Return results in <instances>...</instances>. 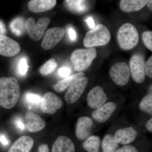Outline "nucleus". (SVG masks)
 <instances>
[{
	"instance_id": "obj_12",
	"label": "nucleus",
	"mask_w": 152,
	"mask_h": 152,
	"mask_svg": "<svg viewBox=\"0 0 152 152\" xmlns=\"http://www.w3.org/2000/svg\"><path fill=\"white\" fill-rule=\"evenodd\" d=\"M20 47L18 43L4 35H0V55L12 57L18 53Z\"/></svg>"
},
{
	"instance_id": "obj_13",
	"label": "nucleus",
	"mask_w": 152,
	"mask_h": 152,
	"mask_svg": "<svg viewBox=\"0 0 152 152\" xmlns=\"http://www.w3.org/2000/svg\"><path fill=\"white\" fill-rule=\"evenodd\" d=\"M94 125L91 118L83 116L79 118L76 124V135L79 140L87 139L89 137Z\"/></svg>"
},
{
	"instance_id": "obj_38",
	"label": "nucleus",
	"mask_w": 152,
	"mask_h": 152,
	"mask_svg": "<svg viewBox=\"0 0 152 152\" xmlns=\"http://www.w3.org/2000/svg\"><path fill=\"white\" fill-rule=\"evenodd\" d=\"M39 152H49L48 146L46 144H42L39 147Z\"/></svg>"
},
{
	"instance_id": "obj_7",
	"label": "nucleus",
	"mask_w": 152,
	"mask_h": 152,
	"mask_svg": "<svg viewBox=\"0 0 152 152\" xmlns=\"http://www.w3.org/2000/svg\"><path fill=\"white\" fill-rule=\"evenodd\" d=\"M110 75L113 81L121 86H126L130 78V70L126 63L122 62L115 64L110 69Z\"/></svg>"
},
{
	"instance_id": "obj_39",
	"label": "nucleus",
	"mask_w": 152,
	"mask_h": 152,
	"mask_svg": "<svg viewBox=\"0 0 152 152\" xmlns=\"http://www.w3.org/2000/svg\"><path fill=\"white\" fill-rule=\"evenodd\" d=\"M146 128L149 132L152 133V118L147 121L145 124Z\"/></svg>"
},
{
	"instance_id": "obj_33",
	"label": "nucleus",
	"mask_w": 152,
	"mask_h": 152,
	"mask_svg": "<svg viewBox=\"0 0 152 152\" xmlns=\"http://www.w3.org/2000/svg\"><path fill=\"white\" fill-rule=\"evenodd\" d=\"M71 72L70 69L67 66H64L60 68L58 72L59 75L63 78L67 77L69 76Z\"/></svg>"
},
{
	"instance_id": "obj_2",
	"label": "nucleus",
	"mask_w": 152,
	"mask_h": 152,
	"mask_svg": "<svg viewBox=\"0 0 152 152\" xmlns=\"http://www.w3.org/2000/svg\"><path fill=\"white\" fill-rule=\"evenodd\" d=\"M139 35L135 27L130 23H126L120 27L117 34V40L120 48L129 50L137 46Z\"/></svg>"
},
{
	"instance_id": "obj_32",
	"label": "nucleus",
	"mask_w": 152,
	"mask_h": 152,
	"mask_svg": "<svg viewBox=\"0 0 152 152\" xmlns=\"http://www.w3.org/2000/svg\"><path fill=\"white\" fill-rule=\"evenodd\" d=\"M115 152H139L135 147L132 145H126L119 149H118Z\"/></svg>"
},
{
	"instance_id": "obj_15",
	"label": "nucleus",
	"mask_w": 152,
	"mask_h": 152,
	"mask_svg": "<svg viewBox=\"0 0 152 152\" xmlns=\"http://www.w3.org/2000/svg\"><path fill=\"white\" fill-rule=\"evenodd\" d=\"M25 119L26 126L30 132L34 133L42 130L45 126V122L39 115L31 111L26 113Z\"/></svg>"
},
{
	"instance_id": "obj_4",
	"label": "nucleus",
	"mask_w": 152,
	"mask_h": 152,
	"mask_svg": "<svg viewBox=\"0 0 152 152\" xmlns=\"http://www.w3.org/2000/svg\"><path fill=\"white\" fill-rule=\"evenodd\" d=\"M97 57V51L94 48L78 49L74 51L71 60L74 69L81 72L87 69Z\"/></svg>"
},
{
	"instance_id": "obj_30",
	"label": "nucleus",
	"mask_w": 152,
	"mask_h": 152,
	"mask_svg": "<svg viewBox=\"0 0 152 152\" xmlns=\"http://www.w3.org/2000/svg\"><path fill=\"white\" fill-rule=\"evenodd\" d=\"M42 97L40 95L32 93H28L26 95V99L28 102L32 104H37L40 103Z\"/></svg>"
},
{
	"instance_id": "obj_16",
	"label": "nucleus",
	"mask_w": 152,
	"mask_h": 152,
	"mask_svg": "<svg viewBox=\"0 0 152 152\" xmlns=\"http://www.w3.org/2000/svg\"><path fill=\"white\" fill-rule=\"evenodd\" d=\"M137 132L132 127L120 129L115 133L114 139L118 144L128 145L135 140Z\"/></svg>"
},
{
	"instance_id": "obj_22",
	"label": "nucleus",
	"mask_w": 152,
	"mask_h": 152,
	"mask_svg": "<svg viewBox=\"0 0 152 152\" xmlns=\"http://www.w3.org/2000/svg\"><path fill=\"white\" fill-rule=\"evenodd\" d=\"M66 6L72 12L84 14L88 10L87 0H66Z\"/></svg>"
},
{
	"instance_id": "obj_6",
	"label": "nucleus",
	"mask_w": 152,
	"mask_h": 152,
	"mask_svg": "<svg viewBox=\"0 0 152 152\" xmlns=\"http://www.w3.org/2000/svg\"><path fill=\"white\" fill-rule=\"evenodd\" d=\"M145 59L141 53H136L131 58L130 70L133 80L139 84L142 83L145 77Z\"/></svg>"
},
{
	"instance_id": "obj_9",
	"label": "nucleus",
	"mask_w": 152,
	"mask_h": 152,
	"mask_svg": "<svg viewBox=\"0 0 152 152\" xmlns=\"http://www.w3.org/2000/svg\"><path fill=\"white\" fill-rule=\"evenodd\" d=\"M41 110L44 113L53 114L63 106V102L57 95L51 92H47L41 101Z\"/></svg>"
},
{
	"instance_id": "obj_24",
	"label": "nucleus",
	"mask_w": 152,
	"mask_h": 152,
	"mask_svg": "<svg viewBox=\"0 0 152 152\" xmlns=\"http://www.w3.org/2000/svg\"><path fill=\"white\" fill-rule=\"evenodd\" d=\"M100 139L97 136L89 137L85 141L83 146L88 152H99Z\"/></svg>"
},
{
	"instance_id": "obj_37",
	"label": "nucleus",
	"mask_w": 152,
	"mask_h": 152,
	"mask_svg": "<svg viewBox=\"0 0 152 152\" xmlns=\"http://www.w3.org/2000/svg\"><path fill=\"white\" fill-rule=\"evenodd\" d=\"M86 22H87V24L89 27L90 28L92 29L93 28H94L95 26L94 20L92 17H89L86 20Z\"/></svg>"
},
{
	"instance_id": "obj_11",
	"label": "nucleus",
	"mask_w": 152,
	"mask_h": 152,
	"mask_svg": "<svg viewBox=\"0 0 152 152\" xmlns=\"http://www.w3.org/2000/svg\"><path fill=\"white\" fill-rule=\"evenodd\" d=\"M107 99V94L103 88L100 86H96L88 93L87 103L91 108L97 109L105 104Z\"/></svg>"
},
{
	"instance_id": "obj_26",
	"label": "nucleus",
	"mask_w": 152,
	"mask_h": 152,
	"mask_svg": "<svg viewBox=\"0 0 152 152\" xmlns=\"http://www.w3.org/2000/svg\"><path fill=\"white\" fill-rule=\"evenodd\" d=\"M58 66V64L54 58L48 60L45 64L41 66L39 69L41 75L47 76L54 72Z\"/></svg>"
},
{
	"instance_id": "obj_1",
	"label": "nucleus",
	"mask_w": 152,
	"mask_h": 152,
	"mask_svg": "<svg viewBox=\"0 0 152 152\" xmlns=\"http://www.w3.org/2000/svg\"><path fill=\"white\" fill-rule=\"evenodd\" d=\"M18 81L13 77L0 78V106L4 108H12L18 100L20 96Z\"/></svg>"
},
{
	"instance_id": "obj_36",
	"label": "nucleus",
	"mask_w": 152,
	"mask_h": 152,
	"mask_svg": "<svg viewBox=\"0 0 152 152\" xmlns=\"http://www.w3.org/2000/svg\"><path fill=\"white\" fill-rule=\"evenodd\" d=\"M0 142L3 145L7 146L9 144V140L7 138L6 136L4 134H0Z\"/></svg>"
},
{
	"instance_id": "obj_3",
	"label": "nucleus",
	"mask_w": 152,
	"mask_h": 152,
	"mask_svg": "<svg viewBox=\"0 0 152 152\" xmlns=\"http://www.w3.org/2000/svg\"><path fill=\"white\" fill-rule=\"evenodd\" d=\"M111 39L110 31L105 26L98 24L86 33L83 45L87 48L105 45Z\"/></svg>"
},
{
	"instance_id": "obj_27",
	"label": "nucleus",
	"mask_w": 152,
	"mask_h": 152,
	"mask_svg": "<svg viewBox=\"0 0 152 152\" xmlns=\"http://www.w3.org/2000/svg\"><path fill=\"white\" fill-rule=\"evenodd\" d=\"M141 110L151 115L152 114V95L148 94L145 96L139 105Z\"/></svg>"
},
{
	"instance_id": "obj_42",
	"label": "nucleus",
	"mask_w": 152,
	"mask_h": 152,
	"mask_svg": "<svg viewBox=\"0 0 152 152\" xmlns=\"http://www.w3.org/2000/svg\"></svg>"
},
{
	"instance_id": "obj_28",
	"label": "nucleus",
	"mask_w": 152,
	"mask_h": 152,
	"mask_svg": "<svg viewBox=\"0 0 152 152\" xmlns=\"http://www.w3.org/2000/svg\"><path fill=\"white\" fill-rule=\"evenodd\" d=\"M142 40L145 45L147 48L152 51V31H145L142 34Z\"/></svg>"
},
{
	"instance_id": "obj_14",
	"label": "nucleus",
	"mask_w": 152,
	"mask_h": 152,
	"mask_svg": "<svg viewBox=\"0 0 152 152\" xmlns=\"http://www.w3.org/2000/svg\"><path fill=\"white\" fill-rule=\"evenodd\" d=\"M116 104L113 102L104 104L99 108L96 109L92 113L93 118L99 123H104L111 116L116 109Z\"/></svg>"
},
{
	"instance_id": "obj_34",
	"label": "nucleus",
	"mask_w": 152,
	"mask_h": 152,
	"mask_svg": "<svg viewBox=\"0 0 152 152\" xmlns=\"http://www.w3.org/2000/svg\"><path fill=\"white\" fill-rule=\"evenodd\" d=\"M15 126L20 131H23L26 129L24 123L20 118H17L14 121Z\"/></svg>"
},
{
	"instance_id": "obj_23",
	"label": "nucleus",
	"mask_w": 152,
	"mask_h": 152,
	"mask_svg": "<svg viewBox=\"0 0 152 152\" xmlns=\"http://www.w3.org/2000/svg\"><path fill=\"white\" fill-rule=\"evenodd\" d=\"M10 28L14 34L20 37L26 32V22L22 18H17L14 19L10 24Z\"/></svg>"
},
{
	"instance_id": "obj_25",
	"label": "nucleus",
	"mask_w": 152,
	"mask_h": 152,
	"mask_svg": "<svg viewBox=\"0 0 152 152\" xmlns=\"http://www.w3.org/2000/svg\"><path fill=\"white\" fill-rule=\"evenodd\" d=\"M102 147L103 152H115L118 148L119 144L115 141L113 136L107 134L103 140Z\"/></svg>"
},
{
	"instance_id": "obj_20",
	"label": "nucleus",
	"mask_w": 152,
	"mask_h": 152,
	"mask_svg": "<svg viewBox=\"0 0 152 152\" xmlns=\"http://www.w3.org/2000/svg\"><path fill=\"white\" fill-rule=\"evenodd\" d=\"M148 0H121L120 3V9L126 12L140 10L147 4Z\"/></svg>"
},
{
	"instance_id": "obj_18",
	"label": "nucleus",
	"mask_w": 152,
	"mask_h": 152,
	"mask_svg": "<svg viewBox=\"0 0 152 152\" xmlns=\"http://www.w3.org/2000/svg\"><path fill=\"white\" fill-rule=\"evenodd\" d=\"M52 152H75V148L70 139L66 136H59L53 145Z\"/></svg>"
},
{
	"instance_id": "obj_8",
	"label": "nucleus",
	"mask_w": 152,
	"mask_h": 152,
	"mask_svg": "<svg viewBox=\"0 0 152 152\" xmlns=\"http://www.w3.org/2000/svg\"><path fill=\"white\" fill-rule=\"evenodd\" d=\"M88 80L86 77H83L74 82L69 87L65 96V100L67 103L76 102L80 98L88 85Z\"/></svg>"
},
{
	"instance_id": "obj_29",
	"label": "nucleus",
	"mask_w": 152,
	"mask_h": 152,
	"mask_svg": "<svg viewBox=\"0 0 152 152\" xmlns=\"http://www.w3.org/2000/svg\"><path fill=\"white\" fill-rule=\"evenodd\" d=\"M28 66L26 59L25 58H22L18 64V70L19 75L22 76L26 75L28 72Z\"/></svg>"
},
{
	"instance_id": "obj_10",
	"label": "nucleus",
	"mask_w": 152,
	"mask_h": 152,
	"mask_svg": "<svg viewBox=\"0 0 152 152\" xmlns=\"http://www.w3.org/2000/svg\"><path fill=\"white\" fill-rule=\"evenodd\" d=\"M65 35L63 28L54 27L49 29L45 34L41 46L45 50H50L61 40Z\"/></svg>"
},
{
	"instance_id": "obj_41",
	"label": "nucleus",
	"mask_w": 152,
	"mask_h": 152,
	"mask_svg": "<svg viewBox=\"0 0 152 152\" xmlns=\"http://www.w3.org/2000/svg\"><path fill=\"white\" fill-rule=\"evenodd\" d=\"M147 6L150 11H152V0H148L147 3Z\"/></svg>"
},
{
	"instance_id": "obj_17",
	"label": "nucleus",
	"mask_w": 152,
	"mask_h": 152,
	"mask_svg": "<svg viewBox=\"0 0 152 152\" xmlns=\"http://www.w3.org/2000/svg\"><path fill=\"white\" fill-rule=\"evenodd\" d=\"M56 4V0H31L28 7L33 12L40 13L52 10Z\"/></svg>"
},
{
	"instance_id": "obj_31",
	"label": "nucleus",
	"mask_w": 152,
	"mask_h": 152,
	"mask_svg": "<svg viewBox=\"0 0 152 152\" xmlns=\"http://www.w3.org/2000/svg\"><path fill=\"white\" fill-rule=\"evenodd\" d=\"M145 73L148 77L152 78V56L145 64Z\"/></svg>"
},
{
	"instance_id": "obj_19",
	"label": "nucleus",
	"mask_w": 152,
	"mask_h": 152,
	"mask_svg": "<svg viewBox=\"0 0 152 152\" xmlns=\"http://www.w3.org/2000/svg\"><path fill=\"white\" fill-rule=\"evenodd\" d=\"M34 144L32 138L29 136H22L12 145L8 152H30Z\"/></svg>"
},
{
	"instance_id": "obj_21",
	"label": "nucleus",
	"mask_w": 152,
	"mask_h": 152,
	"mask_svg": "<svg viewBox=\"0 0 152 152\" xmlns=\"http://www.w3.org/2000/svg\"><path fill=\"white\" fill-rule=\"evenodd\" d=\"M84 76V73L82 72L69 76L62 80L58 82L56 84L53 85V89L58 92H61L72 84L76 80Z\"/></svg>"
},
{
	"instance_id": "obj_5",
	"label": "nucleus",
	"mask_w": 152,
	"mask_h": 152,
	"mask_svg": "<svg viewBox=\"0 0 152 152\" xmlns=\"http://www.w3.org/2000/svg\"><path fill=\"white\" fill-rule=\"evenodd\" d=\"M50 22V19L48 17L41 18L37 24L33 18H29L26 22V27L30 38L35 41L41 39Z\"/></svg>"
},
{
	"instance_id": "obj_40",
	"label": "nucleus",
	"mask_w": 152,
	"mask_h": 152,
	"mask_svg": "<svg viewBox=\"0 0 152 152\" xmlns=\"http://www.w3.org/2000/svg\"><path fill=\"white\" fill-rule=\"evenodd\" d=\"M6 33V28L4 24L0 20V35H4Z\"/></svg>"
},
{
	"instance_id": "obj_35",
	"label": "nucleus",
	"mask_w": 152,
	"mask_h": 152,
	"mask_svg": "<svg viewBox=\"0 0 152 152\" xmlns=\"http://www.w3.org/2000/svg\"><path fill=\"white\" fill-rule=\"evenodd\" d=\"M68 34L69 37L72 41H75L77 38V33L75 31L72 27H69L68 28Z\"/></svg>"
}]
</instances>
